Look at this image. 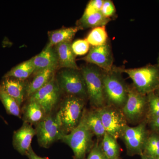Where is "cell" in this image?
I'll return each mask as SVG.
<instances>
[{
    "label": "cell",
    "instance_id": "obj_1",
    "mask_svg": "<svg viewBox=\"0 0 159 159\" xmlns=\"http://www.w3.org/2000/svg\"><path fill=\"white\" fill-rule=\"evenodd\" d=\"M84 110L79 124L71 132L64 135L61 139L73 151L74 159H85L94 145V135L87 124Z\"/></svg>",
    "mask_w": 159,
    "mask_h": 159
},
{
    "label": "cell",
    "instance_id": "obj_2",
    "mask_svg": "<svg viewBox=\"0 0 159 159\" xmlns=\"http://www.w3.org/2000/svg\"><path fill=\"white\" fill-rule=\"evenodd\" d=\"M121 73L128 75L133 82V87L139 93L147 95L155 92L159 87V55L154 64L134 69L117 67Z\"/></svg>",
    "mask_w": 159,
    "mask_h": 159
},
{
    "label": "cell",
    "instance_id": "obj_3",
    "mask_svg": "<svg viewBox=\"0 0 159 159\" xmlns=\"http://www.w3.org/2000/svg\"><path fill=\"white\" fill-rule=\"evenodd\" d=\"M122 73L113 66L111 70H103V82L106 105L122 109L127 100L128 87L122 78Z\"/></svg>",
    "mask_w": 159,
    "mask_h": 159
},
{
    "label": "cell",
    "instance_id": "obj_4",
    "mask_svg": "<svg viewBox=\"0 0 159 159\" xmlns=\"http://www.w3.org/2000/svg\"><path fill=\"white\" fill-rule=\"evenodd\" d=\"M85 101L80 97L66 96L61 102L56 116L64 134L79 124L85 110Z\"/></svg>",
    "mask_w": 159,
    "mask_h": 159
},
{
    "label": "cell",
    "instance_id": "obj_5",
    "mask_svg": "<svg viewBox=\"0 0 159 159\" xmlns=\"http://www.w3.org/2000/svg\"><path fill=\"white\" fill-rule=\"evenodd\" d=\"M85 80L88 99L91 105L96 109L106 105L103 82V70L90 64L80 69Z\"/></svg>",
    "mask_w": 159,
    "mask_h": 159
},
{
    "label": "cell",
    "instance_id": "obj_6",
    "mask_svg": "<svg viewBox=\"0 0 159 159\" xmlns=\"http://www.w3.org/2000/svg\"><path fill=\"white\" fill-rule=\"evenodd\" d=\"M61 91L67 96L88 98L85 80L80 70L65 69L56 77Z\"/></svg>",
    "mask_w": 159,
    "mask_h": 159
},
{
    "label": "cell",
    "instance_id": "obj_7",
    "mask_svg": "<svg viewBox=\"0 0 159 159\" xmlns=\"http://www.w3.org/2000/svg\"><path fill=\"white\" fill-rule=\"evenodd\" d=\"M146 120L134 127L126 125L120 138L124 142L127 154L130 156L142 155L149 134Z\"/></svg>",
    "mask_w": 159,
    "mask_h": 159
},
{
    "label": "cell",
    "instance_id": "obj_8",
    "mask_svg": "<svg viewBox=\"0 0 159 159\" xmlns=\"http://www.w3.org/2000/svg\"><path fill=\"white\" fill-rule=\"evenodd\" d=\"M36 135L39 145L49 148L53 143L61 140L64 134L56 118L52 113L47 115L36 125Z\"/></svg>",
    "mask_w": 159,
    "mask_h": 159
},
{
    "label": "cell",
    "instance_id": "obj_9",
    "mask_svg": "<svg viewBox=\"0 0 159 159\" xmlns=\"http://www.w3.org/2000/svg\"><path fill=\"white\" fill-rule=\"evenodd\" d=\"M147 95L139 93L133 86L129 87L128 97L122 111L127 122L135 123L141 121L147 113Z\"/></svg>",
    "mask_w": 159,
    "mask_h": 159
},
{
    "label": "cell",
    "instance_id": "obj_10",
    "mask_svg": "<svg viewBox=\"0 0 159 159\" xmlns=\"http://www.w3.org/2000/svg\"><path fill=\"white\" fill-rule=\"evenodd\" d=\"M97 109L107 133L117 140L120 138L122 130L127 125L122 110L110 105Z\"/></svg>",
    "mask_w": 159,
    "mask_h": 159
},
{
    "label": "cell",
    "instance_id": "obj_11",
    "mask_svg": "<svg viewBox=\"0 0 159 159\" xmlns=\"http://www.w3.org/2000/svg\"><path fill=\"white\" fill-rule=\"evenodd\" d=\"M61 93L54 76L46 85L29 97V101L37 102L46 115H49L52 113L58 103Z\"/></svg>",
    "mask_w": 159,
    "mask_h": 159
},
{
    "label": "cell",
    "instance_id": "obj_12",
    "mask_svg": "<svg viewBox=\"0 0 159 159\" xmlns=\"http://www.w3.org/2000/svg\"><path fill=\"white\" fill-rule=\"evenodd\" d=\"M80 60L97 66L102 70H111L114 59L110 40L102 45L91 47L88 54Z\"/></svg>",
    "mask_w": 159,
    "mask_h": 159
},
{
    "label": "cell",
    "instance_id": "obj_13",
    "mask_svg": "<svg viewBox=\"0 0 159 159\" xmlns=\"http://www.w3.org/2000/svg\"><path fill=\"white\" fill-rule=\"evenodd\" d=\"M36 135V130L29 123L24 122L21 127L14 132L13 147L22 155L26 156L31 147L32 139Z\"/></svg>",
    "mask_w": 159,
    "mask_h": 159
},
{
    "label": "cell",
    "instance_id": "obj_14",
    "mask_svg": "<svg viewBox=\"0 0 159 159\" xmlns=\"http://www.w3.org/2000/svg\"><path fill=\"white\" fill-rule=\"evenodd\" d=\"M27 84L25 80L12 77H3L0 88L16 100L21 107L26 95Z\"/></svg>",
    "mask_w": 159,
    "mask_h": 159
},
{
    "label": "cell",
    "instance_id": "obj_15",
    "mask_svg": "<svg viewBox=\"0 0 159 159\" xmlns=\"http://www.w3.org/2000/svg\"><path fill=\"white\" fill-rule=\"evenodd\" d=\"M71 42L58 44L54 46L59 67L80 70L76 63L75 55L71 47Z\"/></svg>",
    "mask_w": 159,
    "mask_h": 159
},
{
    "label": "cell",
    "instance_id": "obj_16",
    "mask_svg": "<svg viewBox=\"0 0 159 159\" xmlns=\"http://www.w3.org/2000/svg\"><path fill=\"white\" fill-rule=\"evenodd\" d=\"M33 63L34 74L47 69L57 68L58 60L54 48L46 47L39 54L33 57Z\"/></svg>",
    "mask_w": 159,
    "mask_h": 159
},
{
    "label": "cell",
    "instance_id": "obj_17",
    "mask_svg": "<svg viewBox=\"0 0 159 159\" xmlns=\"http://www.w3.org/2000/svg\"><path fill=\"white\" fill-rule=\"evenodd\" d=\"M111 20V19L105 17L100 11L90 15L84 13L81 17L77 20L76 26L80 30L90 28L93 29L106 26Z\"/></svg>",
    "mask_w": 159,
    "mask_h": 159
},
{
    "label": "cell",
    "instance_id": "obj_18",
    "mask_svg": "<svg viewBox=\"0 0 159 159\" xmlns=\"http://www.w3.org/2000/svg\"><path fill=\"white\" fill-rule=\"evenodd\" d=\"M24 122L37 125L47 115L42 107L34 101H29L22 108Z\"/></svg>",
    "mask_w": 159,
    "mask_h": 159
},
{
    "label": "cell",
    "instance_id": "obj_19",
    "mask_svg": "<svg viewBox=\"0 0 159 159\" xmlns=\"http://www.w3.org/2000/svg\"><path fill=\"white\" fill-rule=\"evenodd\" d=\"M56 69H47L34 74L35 76L31 82L27 84L26 96L29 98L46 85L54 76V72Z\"/></svg>",
    "mask_w": 159,
    "mask_h": 159
},
{
    "label": "cell",
    "instance_id": "obj_20",
    "mask_svg": "<svg viewBox=\"0 0 159 159\" xmlns=\"http://www.w3.org/2000/svg\"><path fill=\"white\" fill-rule=\"evenodd\" d=\"M79 30V28L76 26L49 31V42L46 47H54L61 43L71 42Z\"/></svg>",
    "mask_w": 159,
    "mask_h": 159
},
{
    "label": "cell",
    "instance_id": "obj_21",
    "mask_svg": "<svg viewBox=\"0 0 159 159\" xmlns=\"http://www.w3.org/2000/svg\"><path fill=\"white\" fill-rule=\"evenodd\" d=\"M85 116L87 124L91 131L98 140L102 139L106 132L98 110L90 111L86 110Z\"/></svg>",
    "mask_w": 159,
    "mask_h": 159
},
{
    "label": "cell",
    "instance_id": "obj_22",
    "mask_svg": "<svg viewBox=\"0 0 159 159\" xmlns=\"http://www.w3.org/2000/svg\"><path fill=\"white\" fill-rule=\"evenodd\" d=\"M33 57L16 66L5 74L4 77H12L25 80L34 72Z\"/></svg>",
    "mask_w": 159,
    "mask_h": 159
},
{
    "label": "cell",
    "instance_id": "obj_23",
    "mask_svg": "<svg viewBox=\"0 0 159 159\" xmlns=\"http://www.w3.org/2000/svg\"><path fill=\"white\" fill-rule=\"evenodd\" d=\"M100 147L108 159H116L120 156V147L117 139L106 133L100 143Z\"/></svg>",
    "mask_w": 159,
    "mask_h": 159
},
{
    "label": "cell",
    "instance_id": "obj_24",
    "mask_svg": "<svg viewBox=\"0 0 159 159\" xmlns=\"http://www.w3.org/2000/svg\"><path fill=\"white\" fill-rule=\"evenodd\" d=\"M85 39L92 47H97L105 44L109 40L106 30V26L93 29Z\"/></svg>",
    "mask_w": 159,
    "mask_h": 159
},
{
    "label": "cell",
    "instance_id": "obj_25",
    "mask_svg": "<svg viewBox=\"0 0 159 159\" xmlns=\"http://www.w3.org/2000/svg\"><path fill=\"white\" fill-rule=\"evenodd\" d=\"M0 100L7 113L21 118L20 107L15 99L6 93L1 88H0Z\"/></svg>",
    "mask_w": 159,
    "mask_h": 159
},
{
    "label": "cell",
    "instance_id": "obj_26",
    "mask_svg": "<svg viewBox=\"0 0 159 159\" xmlns=\"http://www.w3.org/2000/svg\"><path fill=\"white\" fill-rule=\"evenodd\" d=\"M142 154L159 159V134L154 132L149 134Z\"/></svg>",
    "mask_w": 159,
    "mask_h": 159
},
{
    "label": "cell",
    "instance_id": "obj_27",
    "mask_svg": "<svg viewBox=\"0 0 159 159\" xmlns=\"http://www.w3.org/2000/svg\"><path fill=\"white\" fill-rule=\"evenodd\" d=\"M148 107L146 113V121L151 120L159 116V96L154 92L147 94Z\"/></svg>",
    "mask_w": 159,
    "mask_h": 159
},
{
    "label": "cell",
    "instance_id": "obj_28",
    "mask_svg": "<svg viewBox=\"0 0 159 159\" xmlns=\"http://www.w3.org/2000/svg\"><path fill=\"white\" fill-rule=\"evenodd\" d=\"M72 50L75 56L85 55L88 53L90 45L86 39H80L75 41L71 44Z\"/></svg>",
    "mask_w": 159,
    "mask_h": 159
},
{
    "label": "cell",
    "instance_id": "obj_29",
    "mask_svg": "<svg viewBox=\"0 0 159 159\" xmlns=\"http://www.w3.org/2000/svg\"><path fill=\"white\" fill-rule=\"evenodd\" d=\"M100 11L105 17L112 20L116 16V7L111 0H104Z\"/></svg>",
    "mask_w": 159,
    "mask_h": 159
},
{
    "label": "cell",
    "instance_id": "obj_30",
    "mask_svg": "<svg viewBox=\"0 0 159 159\" xmlns=\"http://www.w3.org/2000/svg\"><path fill=\"white\" fill-rule=\"evenodd\" d=\"M98 141L94 144L85 159H108L102 152Z\"/></svg>",
    "mask_w": 159,
    "mask_h": 159
},
{
    "label": "cell",
    "instance_id": "obj_31",
    "mask_svg": "<svg viewBox=\"0 0 159 159\" xmlns=\"http://www.w3.org/2000/svg\"><path fill=\"white\" fill-rule=\"evenodd\" d=\"M104 0H91L86 6L84 14L90 15L100 11Z\"/></svg>",
    "mask_w": 159,
    "mask_h": 159
},
{
    "label": "cell",
    "instance_id": "obj_32",
    "mask_svg": "<svg viewBox=\"0 0 159 159\" xmlns=\"http://www.w3.org/2000/svg\"><path fill=\"white\" fill-rule=\"evenodd\" d=\"M148 122L153 132L159 135V116Z\"/></svg>",
    "mask_w": 159,
    "mask_h": 159
},
{
    "label": "cell",
    "instance_id": "obj_33",
    "mask_svg": "<svg viewBox=\"0 0 159 159\" xmlns=\"http://www.w3.org/2000/svg\"><path fill=\"white\" fill-rule=\"evenodd\" d=\"M26 156L29 158V159H47L38 156L34 152V150L32 149V147L30 148Z\"/></svg>",
    "mask_w": 159,
    "mask_h": 159
},
{
    "label": "cell",
    "instance_id": "obj_34",
    "mask_svg": "<svg viewBox=\"0 0 159 159\" xmlns=\"http://www.w3.org/2000/svg\"><path fill=\"white\" fill-rule=\"evenodd\" d=\"M141 159H155L151 157L147 156H145V155L142 154L141 156Z\"/></svg>",
    "mask_w": 159,
    "mask_h": 159
},
{
    "label": "cell",
    "instance_id": "obj_35",
    "mask_svg": "<svg viewBox=\"0 0 159 159\" xmlns=\"http://www.w3.org/2000/svg\"><path fill=\"white\" fill-rule=\"evenodd\" d=\"M154 93H155L158 96H159V87L155 91Z\"/></svg>",
    "mask_w": 159,
    "mask_h": 159
},
{
    "label": "cell",
    "instance_id": "obj_36",
    "mask_svg": "<svg viewBox=\"0 0 159 159\" xmlns=\"http://www.w3.org/2000/svg\"><path fill=\"white\" fill-rule=\"evenodd\" d=\"M121 159L120 158V157H119L118 158H117V159Z\"/></svg>",
    "mask_w": 159,
    "mask_h": 159
}]
</instances>
